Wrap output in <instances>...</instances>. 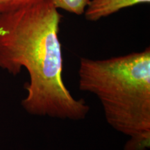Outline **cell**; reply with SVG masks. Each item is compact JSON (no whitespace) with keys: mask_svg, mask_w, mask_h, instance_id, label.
<instances>
[{"mask_svg":"<svg viewBox=\"0 0 150 150\" xmlns=\"http://www.w3.org/2000/svg\"><path fill=\"white\" fill-rule=\"evenodd\" d=\"M62 18L52 0L0 14V68L13 76L27 70L22 106L30 115L81 120L90 106L73 97L63 81Z\"/></svg>","mask_w":150,"mask_h":150,"instance_id":"6da1fadb","label":"cell"},{"mask_svg":"<svg viewBox=\"0 0 150 150\" xmlns=\"http://www.w3.org/2000/svg\"><path fill=\"white\" fill-rule=\"evenodd\" d=\"M80 91L93 94L106 120L129 137L125 150L150 146V48L103 60L81 58Z\"/></svg>","mask_w":150,"mask_h":150,"instance_id":"7a4b0ae2","label":"cell"},{"mask_svg":"<svg viewBox=\"0 0 150 150\" xmlns=\"http://www.w3.org/2000/svg\"><path fill=\"white\" fill-rule=\"evenodd\" d=\"M149 2L150 0H91L84 15L88 21L96 22L123 8Z\"/></svg>","mask_w":150,"mask_h":150,"instance_id":"3957f363","label":"cell"},{"mask_svg":"<svg viewBox=\"0 0 150 150\" xmlns=\"http://www.w3.org/2000/svg\"><path fill=\"white\" fill-rule=\"evenodd\" d=\"M54 7L77 16L83 15L91 0H52Z\"/></svg>","mask_w":150,"mask_h":150,"instance_id":"277c9868","label":"cell"},{"mask_svg":"<svg viewBox=\"0 0 150 150\" xmlns=\"http://www.w3.org/2000/svg\"><path fill=\"white\" fill-rule=\"evenodd\" d=\"M42 0H0V14L21 9Z\"/></svg>","mask_w":150,"mask_h":150,"instance_id":"5b68a950","label":"cell"}]
</instances>
